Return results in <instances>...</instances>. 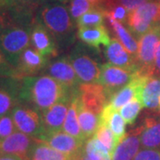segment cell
<instances>
[{"mask_svg": "<svg viewBox=\"0 0 160 160\" xmlns=\"http://www.w3.org/2000/svg\"><path fill=\"white\" fill-rule=\"evenodd\" d=\"M69 92L47 74L27 77L19 80L20 103L31 106L39 112L53 106L68 95Z\"/></svg>", "mask_w": 160, "mask_h": 160, "instance_id": "6da1fadb", "label": "cell"}, {"mask_svg": "<svg viewBox=\"0 0 160 160\" xmlns=\"http://www.w3.org/2000/svg\"><path fill=\"white\" fill-rule=\"evenodd\" d=\"M38 21L50 31L55 40H65L74 30L72 18L66 6L61 4H46L40 8Z\"/></svg>", "mask_w": 160, "mask_h": 160, "instance_id": "7a4b0ae2", "label": "cell"}, {"mask_svg": "<svg viewBox=\"0 0 160 160\" xmlns=\"http://www.w3.org/2000/svg\"><path fill=\"white\" fill-rule=\"evenodd\" d=\"M32 28L10 23L0 35V50L8 62L14 68L21 54L31 46Z\"/></svg>", "mask_w": 160, "mask_h": 160, "instance_id": "3957f363", "label": "cell"}, {"mask_svg": "<svg viewBox=\"0 0 160 160\" xmlns=\"http://www.w3.org/2000/svg\"><path fill=\"white\" fill-rule=\"evenodd\" d=\"M160 0H151L129 13L126 25L136 38H141L158 23Z\"/></svg>", "mask_w": 160, "mask_h": 160, "instance_id": "277c9868", "label": "cell"}, {"mask_svg": "<svg viewBox=\"0 0 160 160\" xmlns=\"http://www.w3.org/2000/svg\"><path fill=\"white\" fill-rule=\"evenodd\" d=\"M159 42V22L139 38L136 61L139 68L138 69L141 73L154 75L155 55Z\"/></svg>", "mask_w": 160, "mask_h": 160, "instance_id": "5b68a950", "label": "cell"}, {"mask_svg": "<svg viewBox=\"0 0 160 160\" xmlns=\"http://www.w3.org/2000/svg\"><path fill=\"white\" fill-rule=\"evenodd\" d=\"M138 74V69H124L105 63L101 66V75L98 83L104 87L109 99L116 92L129 84Z\"/></svg>", "mask_w": 160, "mask_h": 160, "instance_id": "8992f818", "label": "cell"}, {"mask_svg": "<svg viewBox=\"0 0 160 160\" xmlns=\"http://www.w3.org/2000/svg\"><path fill=\"white\" fill-rule=\"evenodd\" d=\"M11 116L18 131L38 139L43 132L41 116L38 110L27 104L19 103L11 111Z\"/></svg>", "mask_w": 160, "mask_h": 160, "instance_id": "52a82bcc", "label": "cell"}, {"mask_svg": "<svg viewBox=\"0 0 160 160\" xmlns=\"http://www.w3.org/2000/svg\"><path fill=\"white\" fill-rule=\"evenodd\" d=\"M78 93L81 104L98 117L109 101L107 92L99 83L80 84L78 86Z\"/></svg>", "mask_w": 160, "mask_h": 160, "instance_id": "ba28073f", "label": "cell"}, {"mask_svg": "<svg viewBox=\"0 0 160 160\" xmlns=\"http://www.w3.org/2000/svg\"><path fill=\"white\" fill-rule=\"evenodd\" d=\"M48 59L41 55L33 47L29 46L21 54L14 67L13 78L21 80L27 77L37 76L48 65Z\"/></svg>", "mask_w": 160, "mask_h": 160, "instance_id": "9c48e42d", "label": "cell"}, {"mask_svg": "<svg viewBox=\"0 0 160 160\" xmlns=\"http://www.w3.org/2000/svg\"><path fill=\"white\" fill-rule=\"evenodd\" d=\"M68 57L77 73L80 84L98 83L101 75V68L97 62L78 49H76Z\"/></svg>", "mask_w": 160, "mask_h": 160, "instance_id": "30bf717a", "label": "cell"}, {"mask_svg": "<svg viewBox=\"0 0 160 160\" xmlns=\"http://www.w3.org/2000/svg\"><path fill=\"white\" fill-rule=\"evenodd\" d=\"M71 92L72 91L69 92L68 95L62 98L53 106L40 112L43 128L42 134L61 131L62 129L63 124L68 113L69 103L71 101Z\"/></svg>", "mask_w": 160, "mask_h": 160, "instance_id": "8fae6325", "label": "cell"}, {"mask_svg": "<svg viewBox=\"0 0 160 160\" xmlns=\"http://www.w3.org/2000/svg\"><path fill=\"white\" fill-rule=\"evenodd\" d=\"M38 140L44 142L60 152L73 157L74 158H77L83 152L85 142L62 130L42 134Z\"/></svg>", "mask_w": 160, "mask_h": 160, "instance_id": "7c38bea8", "label": "cell"}, {"mask_svg": "<svg viewBox=\"0 0 160 160\" xmlns=\"http://www.w3.org/2000/svg\"><path fill=\"white\" fill-rule=\"evenodd\" d=\"M46 72L69 91L77 89L80 85L79 79L69 57L62 58L48 64Z\"/></svg>", "mask_w": 160, "mask_h": 160, "instance_id": "4fadbf2b", "label": "cell"}, {"mask_svg": "<svg viewBox=\"0 0 160 160\" xmlns=\"http://www.w3.org/2000/svg\"><path fill=\"white\" fill-rule=\"evenodd\" d=\"M36 140L22 132H14L10 136L0 142V154L13 155L23 160H29Z\"/></svg>", "mask_w": 160, "mask_h": 160, "instance_id": "5bb4252c", "label": "cell"}, {"mask_svg": "<svg viewBox=\"0 0 160 160\" xmlns=\"http://www.w3.org/2000/svg\"><path fill=\"white\" fill-rule=\"evenodd\" d=\"M30 40L32 47L44 57L48 59L58 55L56 40L50 31L38 21L32 27Z\"/></svg>", "mask_w": 160, "mask_h": 160, "instance_id": "9a60e30c", "label": "cell"}, {"mask_svg": "<svg viewBox=\"0 0 160 160\" xmlns=\"http://www.w3.org/2000/svg\"><path fill=\"white\" fill-rule=\"evenodd\" d=\"M104 54L111 65L128 69H139L136 58L132 55L117 38H111L110 43L105 47Z\"/></svg>", "mask_w": 160, "mask_h": 160, "instance_id": "2e32d148", "label": "cell"}, {"mask_svg": "<svg viewBox=\"0 0 160 160\" xmlns=\"http://www.w3.org/2000/svg\"><path fill=\"white\" fill-rule=\"evenodd\" d=\"M141 144L145 149H160V113L146 116L141 123Z\"/></svg>", "mask_w": 160, "mask_h": 160, "instance_id": "e0dca14e", "label": "cell"}, {"mask_svg": "<svg viewBox=\"0 0 160 160\" xmlns=\"http://www.w3.org/2000/svg\"><path fill=\"white\" fill-rule=\"evenodd\" d=\"M19 80L0 78V118L11 113L20 103L18 97Z\"/></svg>", "mask_w": 160, "mask_h": 160, "instance_id": "ac0fdd59", "label": "cell"}, {"mask_svg": "<svg viewBox=\"0 0 160 160\" xmlns=\"http://www.w3.org/2000/svg\"><path fill=\"white\" fill-rule=\"evenodd\" d=\"M140 101L143 107L158 109L160 102V78L155 75L142 74L140 90Z\"/></svg>", "mask_w": 160, "mask_h": 160, "instance_id": "d6986e66", "label": "cell"}, {"mask_svg": "<svg viewBox=\"0 0 160 160\" xmlns=\"http://www.w3.org/2000/svg\"><path fill=\"white\" fill-rule=\"evenodd\" d=\"M142 128L138 126L126 133L117 146L112 155V160H132L139 152Z\"/></svg>", "mask_w": 160, "mask_h": 160, "instance_id": "ffe728a7", "label": "cell"}, {"mask_svg": "<svg viewBox=\"0 0 160 160\" xmlns=\"http://www.w3.org/2000/svg\"><path fill=\"white\" fill-rule=\"evenodd\" d=\"M78 38L83 43L99 50L102 46H106L110 43L109 30L104 25L91 28H79L78 30Z\"/></svg>", "mask_w": 160, "mask_h": 160, "instance_id": "44dd1931", "label": "cell"}, {"mask_svg": "<svg viewBox=\"0 0 160 160\" xmlns=\"http://www.w3.org/2000/svg\"><path fill=\"white\" fill-rule=\"evenodd\" d=\"M78 88L71 92V101L69 103L68 113L64 121L62 130L69 135L78 139L80 141L86 142L82 131L80 129L79 122L78 118Z\"/></svg>", "mask_w": 160, "mask_h": 160, "instance_id": "7402d4cb", "label": "cell"}, {"mask_svg": "<svg viewBox=\"0 0 160 160\" xmlns=\"http://www.w3.org/2000/svg\"><path fill=\"white\" fill-rule=\"evenodd\" d=\"M105 16L109 21V25L113 30L114 34H116L117 39L124 46L127 51L136 58L138 52V42L135 39L134 36L132 34L131 31L126 28L123 23L119 22L118 21L115 20L105 10Z\"/></svg>", "mask_w": 160, "mask_h": 160, "instance_id": "603a6c76", "label": "cell"}, {"mask_svg": "<svg viewBox=\"0 0 160 160\" xmlns=\"http://www.w3.org/2000/svg\"><path fill=\"white\" fill-rule=\"evenodd\" d=\"M73 157L64 154L56 149H52L49 145L40 140H36L33 145L29 160H76Z\"/></svg>", "mask_w": 160, "mask_h": 160, "instance_id": "cb8c5ba5", "label": "cell"}, {"mask_svg": "<svg viewBox=\"0 0 160 160\" xmlns=\"http://www.w3.org/2000/svg\"><path fill=\"white\" fill-rule=\"evenodd\" d=\"M78 118L79 122L80 129L85 139L92 137L97 130L99 125V117L93 112L84 107L81 102H78Z\"/></svg>", "mask_w": 160, "mask_h": 160, "instance_id": "d4e9b609", "label": "cell"}, {"mask_svg": "<svg viewBox=\"0 0 160 160\" xmlns=\"http://www.w3.org/2000/svg\"><path fill=\"white\" fill-rule=\"evenodd\" d=\"M105 16V9L102 6H97L91 11L83 14L77 20L78 28H91L102 25Z\"/></svg>", "mask_w": 160, "mask_h": 160, "instance_id": "484cf974", "label": "cell"}, {"mask_svg": "<svg viewBox=\"0 0 160 160\" xmlns=\"http://www.w3.org/2000/svg\"><path fill=\"white\" fill-rule=\"evenodd\" d=\"M92 136H94L102 144L112 157L114 150L117 148V146L118 145V143L117 142V139L115 137L112 131L110 130V128L108 126V125L99 123L97 130Z\"/></svg>", "mask_w": 160, "mask_h": 160, "instance_id": "4316f807", "label": "cell"}, {"mask_svg": "<svg viewBox=\"0 0 160 160\" xmlns=\"http://www.w3.org/2000/svg\"><path fill=\"white\" fill-rule=\"evenodd\" d=\"M142 108V102L137 98H134L119 109V113L126 124L133 125Z\"/></svg>", "mask_w": 160, "mask_h": 160, "instance_id": "83f0119b", "label": "cell"}, {"mask_svg": "<svg viewBox=\"0 0 160 160\" xmlns=\"http://www.w3.org/2000/svg\"><path fill=\"white\" fill-rule=\"evenodd\" d=\"M126 121L118 111H115L108 121V126L113 132L118 144L126 136Z\"/></svg>", "mask_w": 160, "mask_h": 160, "instance_id": "f1b7e54d", "label": "cell"}, {"mask_svg": "<svg viewBox=\"0 0 160 160\" xmlns=\"http://www.w3.org/2000/svg\"><path fill=\"white\" fill-rule=\"evenodd\" d=\"M97 6H93L88 0H69V12L72 19L77 22L83 14L91 11Z\"/></svg>", "mask_w": 160, "mask_h": 160, "instance_id": "f546056e", "label": "cell"}, {"mask_svg": "<svg viewBox=\"0 0 160 160\" xmlns=\"http://www.w3.org/2000/svg\"><path fill=\"white\" fill-rule=\"evenodd\" d=\"M85 154L91 160H112L111 155L100 149L95 145L92 137H91L85 144Z\"/></svg>", "mask_w": 160, "mask_h": 160, "instance_id": "4dcf8cb0", "label": "cell"}, {"mask_svg": "<svg viewBox=\"0 0 160 160\" xmlns=\"http://www.w3.org/2000/svg\"><path fill=\"white\" fill-rule=\"evenodd\" d=\"M149 1L151 0H105L102 7L107 10L113 6H122L129 12H131Z\"/></svg>", "mask_w": 160, "mask_h": 160, "instance_id": "1f68e13d", "label": "cell"}, {"mask_svg": "<svg viewBox=\"0 0 160 160\" xmlns=\"http://www.w3.org/2000/svg\"><path fill=\"white\" fill-rule=\"evenodd\" d=\"M16 130V126L10 113L0 118V142L10 136Z\"/></svg>", "mask_w": 160, "mask_h": 160, "instance_id": "d6a6232c", "label": "cell"}, {"mask_svg": "<svg viewBox=\"0 0 160 160\" xmlns=\"http://www.w3.org/2000/svg\"><path fill=\"white\" fill-rule=\"evenodd\" d=\"M106 12L115 20L118 21L119 22L126 24V21L129 16V12L126 10L124 6H113L107 9Z\"/></svg>", "mask_w": 160, "mask_h": 160, "instance_id": "836d02e7", "label": "cell"}, {"mask_svg": "<svg viewBox=\"0 0 160 160\" xmlns=\"http://www.w3.org/2000/svg\"><path fill=\"white\" fill-rule=\"evenodd\" d=\"M13 73H14V68L8 62L4 53L0 50V78H13Z\"/></svg>", "mask_w": 160, "mask_h": 160, "instance_id": "e575fe53", "label": "cell"}, {"mask_svg": "<svg viewBox=\"0 0 160 160\" xmlns=\"http://www.w3.org/2000/svg\"><path fill=\"white\" fill-rule=\"evenodd\" d=\"M132 160H160V151L145 149L139 151Z\"/></svg>", "mask_w": 160, "mask_h": 160, "instance_id": "d590c367", "label": "cell"}, {"mask_svg": "<svg viewBox=\"0 0 160 160\" xmlns=\"http://www.w3.org/2000/svg\"><path fill=\"white\" fill-rule=\"evenodd\" d=\"M45 1L46 0H8L6 6L16 5V6H31V7H36V8H41L44 6Z\"/></svg>", "mask_w": 160, "mask_h": 160, "instance_id": "8d00e7d4", "label": "cell"}, {"mask_svg": "<svg viewBox=\"0 0 160 160\" xmlns=\"http://www.w3.org/2000/svg\"><path fill=\"white\" fill-rule=\"evenodd\" d=\"M154 75L160 78V42L159 45L158 46V48H157L156 55H155Z\"/></svg>", "mask_w": 160, "mask_h": 160, "instance_id": "74e56055", "label": "cell"}, {"mask_svg": "<svg viewBox=\"0 0 160 160\" xmlns=\"http://www.w3.org/2000/svg\"><path fill=\"white\" fill-rule=\"evenodd\" d=\"M8 24V18L5 9H0V35Z\"/></svg>", "mask_w": 160, "mask_h": 160, "instance_id": "f35d334b", "label": "cell"}, {"mask_svg": "<svg viewBox=\"0 0 160 160\" xmlns=\"http://www.w3.org/2000/svg\"><path fill=\"white\" fill-rule=\"evenodd\" d=\"M0 160H23L19 157L13 156V155L8 154H0Z\"/></svg>", "mask_w": 160, "mask_h": 160, "instance_id": "ab89813d", "label": "cell"}, {"mask_svg": "<svg viewBox=\"0 0 160 160\" xmlns=\"http://www.w3.org/2000/svg\"><path fill=\"white\" fill-rule=\"evenodd\" d=\"M88 1H90L93 6H102V7L103 6V4L105 2V0H88Z\"/></svg>", "mask_w": 160, "mask_h": 160, "instance_id": "60d3db41", "label": "cell"}, {"mask_svg": "<svg viewBox=\"0 0 160 160\" xmlns=\"http://www.w3.org/2000/svg\"><path fill=\"white\" fill-rule=\"evenodd\" d=\"M76 160H91L86 154H85V152H84V149H83V152L81 153V154L77 158V159Z\"/></svg>", "mask_w": 160, "mask_h": 160, "instance_id": "b9f144b4", "label": "cell"}, {"mask_svg": "<svg viewBox=\"0 0 160 160\" xmlns=\"http://www.w3.org/2000/svg\"><path fill=\"white\" fill-rule=\"evenodd\" d=\"M8 0H0V9H5Z\"/></svg>", "mask_w": 160, "mask_h": 160, "instance_id": "7bdbcfd3", "label": "cell"}, {"mask_svg": "<svg viewBox=\"0 0 160 160\" xmlns=\"http://www.w3.org/2000/svg\"><path fill=\"white\" fill-rule=\"evenodd\" d=\"M53 1H59V2H62V3H66V2H68L69 0H53Z\"/></svg>", "mask_w": 160, "mask_h": 160, "instance_id": "ee69618b", "label": "cell"}, {"mask_svg": "<svg viewBox=\"0 0 160 160\" xmlns=\"http://www.w3.org/2000/svg\"><path fill=\"white\" fill-rule=\"evenodd\" d=\"M158 22L160 23V6H159V12H158Z\"/></svg>", "mask_w": 160, "mask_h": 160, "instance_id": "f6af8a7d", "label": "cell"}, {"mask_svg": "<svg viewBox=\"0 0 160 160\" xmlns=\"http://www.w3.org/2000/svg\"><path fill=\"white\" fill-rule=\"evenodd\" d=\"M159 106H160V102H159Z\"/></svg>", "mask_w": 160, "mask_h": 160, "instance_id": "bcb514c9", "label": "cell"}]
</instances>
